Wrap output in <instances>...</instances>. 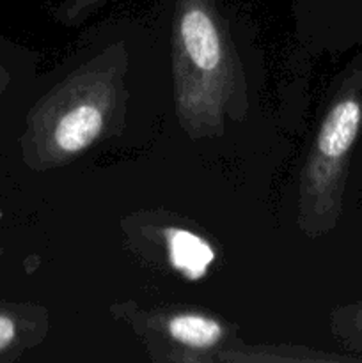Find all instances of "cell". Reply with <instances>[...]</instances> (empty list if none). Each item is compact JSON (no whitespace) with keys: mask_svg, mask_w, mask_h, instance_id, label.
Here are the masks:
<instances>
[{"mask_svg":"<svg viewBox=\"0 0 362 363\" xmlns=\"http://www.w3.org/2000/svg\"><path fill=\"white\" fill-rule=\"evenodd\" d=\"M185 53L195 67L212 73L222 62V39L212 14L201 0H188L180 18Z\"/></svg>","mask_w":362,"mask_h":363,"instance_id":"cell-1","label":"cell"},{"mask_svg":"<svg viewBox=\"0 0 362 363\" xmlns=\"http://www.w3.org/2000/svg\"><path fill=\"white\" fill-rule=\"evenodd\" d=\"M165 245L169 264L190 282L204 279L215 261V250L199 234L187 229L170 227L165 230Z\"/></svg>","mask_w":362,"mask_h":363,"instance_id":"cell-2","label":"cell"},{"mask_svg":"<svg viewBox=\"0 0 362 363\" xmlns=\"http://www.w3.org/2000/svg\"><path fill=\"white\" fill-rule=\"evenodd\" d=\"M103 112L96 105L84 103L64 113L53 130V142L62 152H80L99 137Z\"/></svg>","mask_w":362,"mask_h":363,"instance_id":"cell-3","label":"cell"},{"mask_svg":"<svg viewBox=\"0 0 362 363\" xmlns=\"http://www.w3.org/2000/svg\"><path fill=\"white\" fill-rule=\"evenodd\" d=\"M361 124V106L353 99L337 103L327 116L318 137V151L329 160H339L357 137Z\"/></svg>","mask_w":362,"mask_h":363,"instance_id":"cell-4","label":"cell"},{"mask_svg":"<svg viewBox=\"0 0 362 363\" xmlns=\"http://www.w3.org/2000/svg\"><path fill=\"white\" fill-rule=\"evenodd\" d=\"M167 330L176 342L195 347V350L213 347L224 335V330L219 321L199 314L174 315L167 325Z\"/></svg>","mask_w":362,"mask_h":363,"instance_id":"cell-5","label":"cell"},{"mask_svg":"<svg viewBox=\"0 0 362 363\" xmlns=\"http://www.w3.org/2000/svg\"><path fill=\"white\" fill-rule=\"evenodd\" d=\"M16 339V321L11 315L0 312V353L7 350Z\"/></svg>","mask_w":362,"mask_h":363,"instance_id":"cell-6","label":"cell"},{"mask_svg":"<svg viewBox=\"0 0 362 363\" xmlns=\"http://www.w3.org/2000/svg\"><path fill=\"white\" fill-rule=\"evenodd\" d=\"M80 2H94V0H80Z\"/></svg>","mask_w":362,"mask_h":363,"instance_id":"cell-7","label":"cell"}]
</instances>
